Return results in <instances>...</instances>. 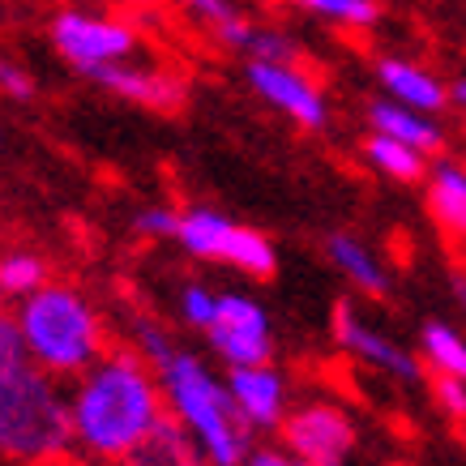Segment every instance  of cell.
<instances>
[{
  "mask_svg": "<svg viewBox=\"0 0 466 466\" xmlns=\"http://www.w3.org/2000/svg\"><path fill=\"white\" fill-rule=\"evenodd\" d=\"M163 415L167 398L142 351L107 347L69 385L73 453L95 466H125Z\"/></svg>",
  "mask_w": 466,
  "mask_h": 466,
  "instance_id": "cell-1",
  "label": "cell"
},
{
  "mask_svg": "<svg viewBox=\"0 0 466 466\" xmlns=\"http://www.w3.org/2000/svg\"><path fill=\"white\" fill-rule=\"evenodd\" d=\"M133 339H137V351L155 364L167 410L193 432L210 466H244V458L253 450V428L244 424L236 402H231L227 377H218L201 355L176 347L167 339V329L155 321H137Z\"/></svg>",
  "mask_w": 466,
  "mask_h": 466,
  "instance_id": "cell-2",
  "label": "cell"
},
{
  "mask_svg": "<svg viewBox=\"0 0 466 466\" xmlns=\"http://www.w3.org/2000/svg\"><path fill=\"white\" fill-rule=\"evenodd\" d=\"M0 458L14 466H65L73 458L69 390L39 364L0 372Z\"/></svg>",
  "mask_w": 466,
  "mask_h": 466,
  "instance_id": "cell-3",
  "label": "cell"
},
{
  "mask_svg": "<svg viewBox=\"0 0 466 466\" xmlns=\"http://www.w3.org/2000/svg\"><path fill=\"white\" fill-rule=\"evenodd\" d=\"M14 317L22 325L30 364H39L60 381H73L107 351V325L95 299L69 283H43L39 291L17 299Z\"/></svg>",
  "mask_w": 466,
  "mask_h": 466,
  "instance_id": "cell-4",
  "label": "cell"
},
{
  "mask_svg": "<svg viewBox=\"0 0 466 466\" xmlns=\"http://www.w3.org/2000/svg\"><path fill=\"white\" fill-rule=\"evenodd\" d=\"M176 244L198 261H214V266H231L248 274V279H274L279 269V253L269 236H261L257 227H244L227 214L210 210V206H193L180 210V227H176Z\"/></svg>",
  "mask_w": 466,
  "mask_h": 466,
  "instance_id": "cell-5",
  "label": "cell"
},
{
  "mask_svg": "<svg viewBox=\"0 0 466 466\" xmlns=\"http://www.w3.org/2000/svg\"><path fill=\"white\" fill-rule=\"evenodd\" d=\"M47 35H52V47H56L82 77L103 69V65L133 60L142 52V39H137V30L128 26L125 17L90 14V9H60V14L52 17Z\"/></svg>",
  "mask_w": 466,
  "mask_h": 466,
  "instance_id": "cell-6",
  "label": "cell"
},
{
  "mask_svg": "<svg viewBox=\"0 0 466 466\" xmlns=\"http://www.w3.org/2000/svg\"><path fill=\"white\" fill-rule=\"evenodd\" d=\"M210 351L227 368L236 364H266L274 360V329H269V312L244 291H218L214 304V321L201 329Z\"/></svg>",
  "mask_w": 466,
  "mask_h": 466,
  "instance_id": "cell-7",
  "label": "cell"
},
{
  "mask_svg": "<svg viewBox=\"0 0 466 466\" xmlns=\"http://www.w3.org/2000/svg\"><path fill=\"white\" fill-rule=\"evenodd\" d=\"M244 77H248L257 99H266L291 125L309 128V133L329 125V103H325L321 86L312 82L304 69H296V60H248Z\"/></svg>",
  "mask_w": 466,
  "mask_h": 466,
  "instance_id": "cell-8",
  "label": "cell"
},
{
  "mask_svg": "<svg viewBox=\"0 0 466 466\" xmlns=\"http://www.w3.org/2000/svg\"><path fill=\"white\" fill-rule=\"evenodd\" d=\"M279 432H283L287 450L312 466H347L355 453L351 415L334 402H304V407L287 410Z\"/></svg>",
  "mask_w": 466,
  "mask_h": 466,
  "instance_id": "cell-9",
  "label": "cell"
},
{
  "mask_svg": "<svg viewBox=\"0 0 466 466\" xmlns=\"http://www.w3.org/2000/svg\"><path fill=\"white\" fill-rule=\"evenodd\" d=\"M334 342H339L347 355H355L360 364L377 368V372H390L398 381H420V377H424L420 355L407 351V347L398 339H390V334H381L377 325H368L364 317L355 312V304H347V299L334 309Z\"/></svg>",
  "mask_w": 466,
  "mask_h": 466,
  "instance_id": "cell-10",
  "label": "cell"
},
{
  "mask_svg": "<svg viewBox=\"0 0 466 466\" xmlns=\"http://www.w3.org/2000/svg\"><path fill=\"white\" fill-rule=\"evenodd\" d=\"M227 390L240 410V420L253 432H274L287 420V381L283 372L269 364H236L227 368Z\"/></svg>",
  "mask_w": 466,
  "mask_h": 466,
  "instance_id": "cell-11",
  "label": "cell"
},
{
  "mask_svg": "<svg viewBox=\"0 0 466 466\" xmlns=\"http://www.w3.org/2000/svg\"><path fill=\"white\" fill-rule=\"evenodd\" d=\"M95 86H103L107 95L125 103H137V107H150V112H176L184 103V82L167 69H155V65H137V60H120V65H103V69L86 73Z\"/></svg>",
  "mask_w": 466,
  "mask_h": 466,
  "instance_id": "cell-12",
  "label": "cell"
},
{
  "mask_svg": "<svg viewBox=\"0 0 466 466\" xmlns=\"http://www.w3.org/2000/svg\"><path fill=\"white\" fill-rule=\"evenodd\" d=\"M377 82L385 86V95L398 103H407L415 112H441V107H450V86L441 82L437 73H428L424 65H415V60H398V56H385L377 65Z\"/></svg>",
  "mask_w": 466,
  "mask_h": 466,
  "instance_id": "cell-13",
  "label": "cell"
},
{
  "mask_svg": "<svg viewBox=\"0 0 466 466\" xmlns=\"http://www.w3.org/2000/svg\"><path fill=\"white\" fill-rule=\"evenodd\" d=\"M125 466H210V458L201 453V445L193 441V432L176 420V415H163L155 424V432L128 453Z\"/></svg>",
  "mask_w": 466,
  "mask_h": 466,
  "instance_id": "cell-14",
  "label": "cell"
},
{
  "mask_svg": "<svg viewBox=\"0 0 466 466\" xmlns=\"http://www.w3.org/2000/svg\"><path fill=\"white\" fill-rule=\"evenodd\" d=\"M325 257H329V266L339 269L351 287H360L364 296H377V299L390 296V274H385V266L377 261V253H372L360 236H351V231H334V236L325 240Z\"/></svg>",
  "mask_w": 466,
  "mask_h": 466,
  "instance_id": "cell-15",
  "label": "cell"
},
{
  "mask_svg": "<svg viewBox=\"0 0 466 466\" xmlns=\"http://www.w3.org/2000/svg\"><path fill=\"white\" fill-rule=\"evenodd\" d=\"M368 125H372V133H390V137L410 142L415 150H424V155H437L441 150V128L428 120V112H415V107L390 99V95L368 103Z\"/></svg>",
  "mask_w": 466,
  "mask_h": 466,
  "instance_id": "cell-16",
  "label": "cell"
},
{
  "mask_svg": "<svg viewBox=\"0 0 466 466\" xmlns=\"http://www.w3.org/2000/svg\"><path fill=\"white\" fill-rule=\"evenodd\" d=\"M428 206L441 227H450L453 236H466V167L437 163L428 176Z\"/></svg>",
  "mask_w": 466,
  "mask_h": 466,
  "instance_id": "cell-17",
  "label": "cell"
},
{
  "mask_svg": "<svg viewBox=\"0 0 466 466\" xmlns=\"http://www.w3.org/2000/svg\"><path fill=\"white\" fill-rule=\"evenodd\" d=\"M364 158L381 171V176L402 180V184L424 180V171H428L424 150H415L410 142H398V137H390V133H372V137L364 142Z\"/></svg>",
  "mask_w": 466,
  "mask_h": 466,
  "instance_id": "cell-18",
  "label": "cell"
},
{
  "mask_svg": "<svg viewBox=\"0 0 466 466\" xmlns=\"http://www.w3.org/2000/svg\"><path fill=\"white\" fill-rule=\"evenodd\" d=\"M43 283H52V269H47V261L39 253H30V248L0 253V296L5 299H26Z\"/></svg>",
  "mask_w": 466,
  "mask_h": 466,
  "instance_id": "cell-19",
  "label": "cell"
},
{
  "mask_svg": "<svg viewBox=\"0 0 466 466\" xmlns=\"http://www.w3.org/2000/svg\"><path fill=\"white\" fill-rule=\"evenodd\" d=\"M420 347H424L428 364L437 372H450V377H462L466 381V339L445 321H424L420 329Z\"/></svg>",
  "mask_w": 466,
  "mask_h": 466,
  "instance_id": "cell-20",
  "label": "cell"
},
{
  "mask_svg": "<svg viewBox=\"0 0 466 466\" xmlns=\"http://www.w3.org/2000/svg\"><path fill=\"white\" fill-rule=\"evenodd\" d=\"M312 14L325 17V22H339V26L368 30L381 22V0H321Z\"/></svg>",
  "mask_w": 466,
  "mask_h": 466,
  "instance_id": "cell-21",
  "label": "cell"
},
{
  "mask_svg": "<svg viewBox=\"0 0 466 466\" xmlns=\"http://www.w3.org/2000/svg\"><path fill=\"white\" fill-rule=\"evenodd\" d=\"M214 304H218V291H210L206 283H184L180 287V299H176V309H180L184 325H193L198 334L214 321Z\"/></svg>",
  "mask_w": 466,
  "mask_h": 466,
  "instance_id": "cell-22",
  "label": "cell"
},
{
  "mask_svg": "<svg viewBox=\"0 0 466 466\" xmlns=\"http://www.w3.org/2000/svg\"><path fill=\"white\" fill-rule=\"evenodd\" d=\"M176 227H180V210H171L163 201L142 206V210L133 214V231H137L142 240H176Z\"/></svg>",
  "mask_w": 466,
  "mask_h": 466,
  "instance_id": "cell-23",
  "label": "cell"
},
{
  "mask_svg": "<svg viewBox=\"0 0 466 466\" xmlns=\"http://www.w3.org/2000/svg\"><path fill=\"white\" fill-rule=\"evenodd\" d=\"M248 60H296L299 47L296 39H287L283 30H266V26H253L248 35V47H244Z\"/></svg>",
  "mask_w": 466,
  "mask_h": 466,
  "instance_id": "cell-24",
  "label": "cell"
},
{
  "mask_svg": "<svg viewBox=\"0 0 466 466\" xmlns=\"http://www.w3.org/2000/svg\"><path fill=\"white\" fill-rule=\"evenodd\" d=\"M22 364H30L22 325H17V317L0 312V372H14V368H22Z\"/></svg>",
  "mask_w": 466,
  "mask_h": 466,
  "instance_id": "cell-25",
  "label": "cell"
},
{
  "mask_svg": "<svg viewBox=\"0 0 466 466\" xmlns=\"http://www.w3.org/2000/svg\"><path fill=\"white\" fill-rule=\"evenodd\" d=\"M35 77H30V69H22L17 60H0V95L9 103H30L35 99Z\"/></svg>",
  "mask_w": 466,
  "mask_h": 466,
  "instance_id": "cell-26",
  "label": "cell"
},
{
  "mask_svg": "<svg viewBox=\"0 0 466 466\" xmlns=\"http://www.w3.org/2000/svg\"><path fill=\"white\" fill-rule=\"evenodd\" d=\"M432 394H437V407L445 410L450 420H466V381L462 377L441 372L437 381H432Z\"/></svg>",
  "mask_w": 466,
  "mask_h": 466,
  "instance_id": "cell-27",
  "label": "cell"
},
{
  "mask_svg": "<svg viewBox=\"0 0 466 466\" xmlns=\"http://www.w3.org/2000/svg\"><path fill=\"white\" fill-rule=\"evenodd\" d=\"M180 5L198 17L201 26H210V30H218L223 22H231V17H240L236 0H180Z\"/></svg>",
  "mask_w": 466,
  "mask_h": 466,
  "instance_id": "cell-28",
  "label": "cell"
},
{
  "mask_svg": "<svg viewBox=\"0 0 466 466\" xmlns=\"http://www.w3.org/2000/svg\"><path fill=\"white\" fill-rule=\"evenodd\" d=\"M244 466H312V462H304V458L291 450H248Z\"/></svg>",
  "mask_w": 466,
  "mask_h": 466,
  "instance_id": "cell-29",
  "label": "cell"
},
{
  "mask_svg": "<svg viewBox=\"0 0 466 466\" xmlns=\"http://www.w3.org/2000/svg\"><path fill=\"white\" fill-rule=\"evenodd\" d=\"M450 291H453V299H458V309L466 312V279L462 274H453V283H450Z\"/></svg>",
  "mask_w": 466,
  "mask_h": 466,
  "instance_id": "cell-30",
  "label": "cell"
},
{
  "mask_svg": "<svg viewBox=\"0 0 466 466\" xmlns=\"http://www.w3.org/2000/svg\"><path fill=\"white\" fill-rule=\"evenodd\" d=\"M450 103H462V107H466V77L450 86Z\"/></svg>",
  "mask_w": 466,
  "mask_h": 466,
  "instance_id": "cell-31",
  "label": "cell"
},
{
  "mask_svg": "<svg viewBox=\"0 0 466 466\" xmlns=\"http://www.w3.org/2000/svg\"><path fill=\"white\" fill-rule=\"evenodd\" d=\"M128 5H146L150 9V5H163V0H128Z\"/></svg>",
  "mask_w": 466,
  "mask_h": 466,
  "instance_id": "cell-32",
  "label": "cell"
},
{
  "mask_svg": "<svg viewBox=\"0 0 466 466\" xmlns=\"http://www.w3.org/2000/svg\"><path fill=\"white\" fill-rule=\"evenodd\" d=\"M0 299H5V296H0Z\"/></svg>",
  "mask_w": 466,
  "mask_h": 466,
  "instance_id": "cell-33",
  "label": "cell"
}]
</instances>
